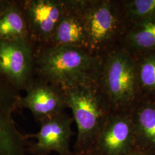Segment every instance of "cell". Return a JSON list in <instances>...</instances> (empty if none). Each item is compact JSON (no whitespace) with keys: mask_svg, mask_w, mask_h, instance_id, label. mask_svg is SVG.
<instances>
[{"mask_svg":"<svg viewBox=\"0 0 155 155\" xmlns=\"http://www.w3.org/2000/svg\"><path fill=\"white\" fill-rule=\"evenodd\" d=\"M102 57L89 50L51 45L35 47V73L66 91L98 83Z\"/></svg>","mask_w":155,"mask_h":155,"instance_id":"6da1fadb","label":"cell"},{"mask_svg":"<svg viewBox=\"0 0 155 155\" xmlns=\"http://www.w3.org/2000/svg\"><path fill=\"white\" fill-rule=\"evenodd\" d=\"M98 84L113 111L131 110L141 98L135 58L121 44L102 56Z\"/></svg>","mask_w":155,"mask_h":155,"instance_id":"7a4b0ae2","label":"cell"},{"mask_svg":"<svg viewBox=\"0 0 155 155\" xmlns=\"http://www.w3.org/2000/svg\"><path fill=\"white\" fill-rule=\"evenodd\" d=\"M67 107L72 111L77 126L74 152L94 151L106 121L113 111L98 84L65 91Z\"/></svg>","mask_w":155,"mask_h":155,"instance_id":"3957f363","label":"cell"},{"mask_svg":"<svg viewBox=\"0 0 155 155\" xmlns=\"http://www.w3.org/2000/svg\"><path fill=\"white\" fill-rule=\"evenodd\" d=\"M87 37L88 50L102 57L120 45L127 29L122 1L78 0Z\"/></svg>","mask_w":155,"mask_h":155,"instance_id":"277c9868","label":"cell"},{"mask_svg":"<svg viewBox=\"0 0 155 155\" xmlns=\"http://www.w3.org/2000/svg\"><path fill=\"white\" fill-rule=\"evenodd\" d=\"M35 47L28 39L0 40V78L17 91L35 78Z\"/></svg>","mask_w":155,"mask_h":155,"instance_id":"5b68a950","label":"cell"},{"mask_svg":"<svg viewBox=\"0 0 155 155\" xmlns=\"http://www.w3.org/2000/svg\"><path fill=\"white\" fill-rule=\"evenodd\" d=\"M28 39L34 47L50 43L66 8V0L20 1Z\"/></svg>","mask_w":155,"mask_h":155,"instance_id":"8992f818","label":"cell"},{"mask_svg":"<svg viewBox=\"0 0 155 155\" xmlns=\"http://www.w3.org/2000/svg\"><path fill=\"white\" fill-rule=\"evenodd\" d=\"M72 117L65 111L40 123L38 132L25 134V139H36L27 143V151L32 155H49L56 152L59 155H68L70 141L74 132Z\"/></svg>","mask_w":155,"mask_h":155,"instance_id":"52a82bcc","label":"cell"},{"mask_svg":"<svg viewBox=\"0 0 155 155\" xmlns=\"http://www.w3.org/2000/svg\"><path fill=\"white\" fill-rule=\"evenodd\" d=\"M131 110L111 113L95 144L98 155H128L136 150Z\"/></svg>","mask_w":155,"mask_h":155,"instance_id":"ba28073f","label":"cell"},{"mask_svg":"<svg viewBox=\"0 0 155 155\" xmlns=\"http://www.w3.org/2000/svg\"><path fill=\"white\" fill-rule=\"evenodd\" d=\"M20 98L18 91L0 78V155H25L26 140L13 117Z\"/></svg>","mask_w":155,"mask_h":155,"instance_id":"9c48e42d","label":"cell"},{"mask_svg":"<svg viewBox=\"0 0 155 155\" xmlns=\"http://www.w3.org/2000/svg\"><path fill=\"white\" fill-rule=\"evenodd\" d=\"M21 97L19 108L31 111L39 124L57 116L67 108L65 91L55 85L39 78H34Z\"/></svg>","mask_w":155,"mask_h":155,"instance_id":"30bf717a","label":"cell"},{"mask_svg":"<svg viewBox=\"0 0 155 155\" xmlns=\"http://www.w3.org/2000/svg\"><path fill=\"white\" fill-rule=\"evenodd\" d=\"M66 1L65 12L47 45L72 46L88 50L87 34L78 0Z\"/></svg>","mask_w":155,"mask_h":155,"instance_id":"8fae6325","label":"cell"},{"mask_svg":"<svg viewBox=\"0 0 155 155\" xmlns=\"http://www.w3.org/2000/svg\"><path fill=\"white\" fill-rule=\"evenodd\" d=\"M131 113L136 150L155 155V99L142 97Z\"/></svg>","mask_w":155,"mask_h":155,"instance_id":"7c38bea8","label":"cell"},{"mask_svg":"<svg viewBox=\"0 0 155 155\" xmlns=\"http://www.w3.org/2000/svg\"><path fill=\"white\" fill-rule=\"evenodd\" d=\"M120 44L134 56L155 51V16L129 25Z\"/></svg>","mask_w":155,"mask_h":155,"instance_id":"4fadbf2b","label":"cell"},{"mask_svg":"<svg viewBox=\"0 0 155 155\" xmlns=\"http://www.w3.org/2000/svg\"><path fill=\"white\" fill-rule=\"evenodd\" d=\"M28 39L27 22L20 1H10L0 13V40Z\"/></svg>","mask_w":155,"mask_h":155,"instance_id":"5bb4252c","label":"cell"},{"mask_svg":"<svg viewBox=\"0 0 155 155\" xmlns=\"http://www.w3.org/2000/svg\"><path fill=\"white\" fill-rule=\"evenodd\" d=\"M134 57L141 97L155 99V51L145 52Z\"/></svg>","mask_w":155,"mask_h":155,"instance_id":"9a60e30c","label":"cell"},{"mask_svg":"<svg viewBox=\"0 0 155 155\" xmlns=\"http://www.w3.org/2000/svg\"><path fill=\"white\" fill-rule=\"evenodd\" d=\"M122 5L127 27L134 22L155 16V0L124 1Z\"/></svg>","mask_w":155,"mask_h":155,"instance_id":"2e32d148","label":"cell"},{"mask_svg":"<svg viewBox=\"0 0 155 155\" xmlns=\"http://www.w3.org/2000/svg\"><path fill=\"white\" fill-rule=\"evenodd\" d=\"M98 155L95 151L86 152H75L71 151L68 155Z\"/></svg>","mask_w":155,"mask_h":155,"instance_id":"e0dca14e","label":"cell"},{"mask_svg":"<svg viewBox=\"0 0 155 155\" xmlns=\"http://www.w3.org/2000/svg\"><path fill=\"white\" fill-rule=\"evenodd\" d=\"M10 1L11 0H0V13L9 4Z\"/></svg>","mask_w":155,"mask_h":155,"instance_id":"ac0fdd59","label":"cell"},{"mask_svg":"<svg viewBox=\"0 0 155 155\" xmlns=\"http://www.w3.org/2000/svg\"><path fill=\"white\" fill-rule=\"evenodd\" d=\"M151 155L150 154H148L147 153H145L143 151L139 150H134L133 152L132 153H130L129 155Z\"/></svg>","mask_w":155,"mask_h":155,"instance_id":"d6986e66","label":"cell"}]
</instances>
